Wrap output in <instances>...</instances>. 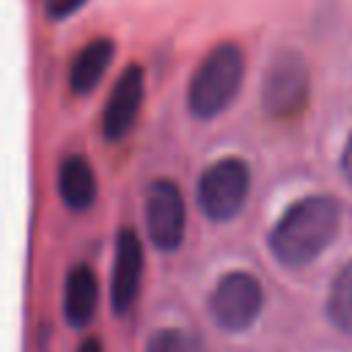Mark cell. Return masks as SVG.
<instances>
[{
	"instance_id": "16",
	"label": "cell",
	"mask_w": 352,
	"mask_h": 352,
	"mask_svg": "<svg viewBox=\"0 0 352 352\" xmlns=\"http://www.w3.org/2000/svg\"><path fill=\"white\" fill-rule=\"evenodd\" d=\"M77 352H104V349H102V341H99L96 336H88V338L77 346Z\"/></svg>"
},
{
	"instance_id": "3",
	"label": "cell",
	"mask_w": 352,
	"mask_h": 352,
	"mask_svg": "<svg viewBox=\"0 0 352 352\" xmlns=\"http://www.w3.org/2000/svg\"><path fill=\"white\" fill-rule=\"evenodd\" d=\"M250 195V165L242 157H223L204 168L195 184L198 209L214 220H234Z\"/></svg>"
},
{
	"instance_id": "12",
	"label": "cell",
	"mask_w": 352,
	"mask_h": 352,
	"mask_svg": "<svg viewBox=\"0 0 352 352\" xmlns=\"http://www.w3.org/2000/svg\"><path fill=\"white\" fill-rule=\"evenodd\" d=\"M324 311H327V319L336 330L352 336V261H346L338 270V275L333 278Z\"/></svg>"
},
{
	"instance_id": "9",
	"label": "cell",
	"mask_w": 352,
	"mask_h": 352,
	"mask_svg": "<svg viewBox=\"0 0 352 352\" xmlns=\"http://www.w3.org/2000/svg\"><path fill=\"white\" fill-rule=\"evenodd\" d=\"M96 192H99V184H96L91 160L82 154H69L58 168V195L63 206L77 214L88 212L96 204Z\"/></svg>"
},
{
	"instance_id": "6",
	"label": "cell",
	"mask_w": 352,
	"mask_h": 352,
	"mask_svg": "<svg viewBox=\"0 0 352 352\" xmlns=\"http://www.w3.org/2000/svg\"><path fill=\"white\" fill-rule=\"evenodd\" d=\"M146 231L148 239L157 250L173 253L184 242V228H187V209H184V195L173 179H154L146 190Z\"/></svg>"
},
{
	"instance_id": "4",
	"label": "cell",
	"mask_w": 352,
	"mask_h": 352,
	"mask_svg": "<svg viewBox=\"0 0 352 352\" xmlns=\"http://www.w3.org/2000/svg\"><path fill=\"white\" fill-rule=\"evenodd\" d=\"M308 96H311V72L305 58L294 50L278 52L270 60L261 82L264 113L270 118L289 121L308 107Z\"/></svg>"
},
{
	"instance_id": "14",
	"label": "cell",
	"mask_w": 352,
	"mask_h": 352,
	"mask_svg": "<svg viewBox=\"0 0 352 352\" xmlns=\"http://www.w3.org/2000/svg\"><path fill=\"white\" fill-rule=\"evenodd\" d=\"M85 3H88V0H41L44 14H47L50 19H66V16L77 14Z\"/></svg>"
},
{
	"instance_id": "5",
	"label": "cell",
	"mask_w": 352,
	"mask_h": 352,
	"mask_svg": "<svg viewBox=\"0 0 352 352\" xmlns=\"http://www.w3.org/2000/svg\"><path fill=\"white\" fill-rule=\"evenodd\" d=\"M264 308V286L248 270L226 272L209 294V316L226 333L248 330Z\"/></svg>"
},
{
	"instance_id": "11",
	"label": "cell",
	"mask_w": 352,
	"mask_h": 352,
	"mask_svg": "<svg viewBox=\"0 0 352 352\" xmlns=\"http://www.w3.org/2000/svg\"><path fill=\"white\" fill-rule=\"evenodd\" d=\"M113 55H116L113 38H107V36L91 38V41L74 55V60H72V66H69V91H72L74 96L91 94V91L102 82L104 72L110 69Z\"/></svg>"
},
{
	"instance_id": "1",
	"label": "cell",
	"mask_w": 352,
	"mask_h": 352,
	"mask_svg": "<svg viewBox=\"0 0 352 352\" xmlns=\"http://www.w3.org/2000/svg\"><path fill=\"white\" fill-rule=\"evenodd\" d=\"M338 226L341 204L333 195H305L283 209L267 236V245L278 264L300 270L324 253V248L336 239Z\"/></svg>"
},
{
	"instance_id": "2",
	"label": "cell",
	"mask_w": 352,
	"mask_h": 352,
	"mask_svg": "<svg viewBox=\"0 0 352 352\" xmlns=\"http://www.w3.org/2000/svg\"><path fill=\"white\" fill-rule=\"evenodd\" d=\"M245 77V55L239 44L220 41L206 52L187 85V107L195 118L209 121L231 107L242 88Z\"/></svg>"
},
{
	"instance_id": "15",
	"label": "cell",
	"mask_w": 352,
	"mask_h": 352,
	"mask_svg": "<svg viewBox=\"0 0 352 352\" xmlns=\"http://www.w3.org/2000/svg\"><path fill=\"white\" fill-rule=\"evenodd\" d=\"M341 173L346 179V184H352V132L344 143V151H341Z\"/></svg>"
},
{
	"instance_id": "13",
	"label": "cell",
	"mask_w": 352,
	"mask_h": 352,
	"mask_svg": "<svg viewBox=\"0 0 352 352\" xmlns=\"http://www.w3.org/2000/svg\"><path fill=\"white\" fill-rule=\"evenodd\" d=\"M146 352H209V346L184 327H160L148 336Z\"/></svg>"
},
{
	"instance_id": "10",
	"label": "cell",
	"mask_w": 352,
	"mask_h": 352,
	"mask_svg": "<svg viewBox=\"0 0 352 352\" xmlns=\"http://www.w3.org/2000/svg\"><path fill=\"white\" fill-rule=\"evenodd\" d=\"M99 305V280L88 264H74L63 283V316L72 327H88Z\"/></svg>"
},
{
	"instance_id": "8",
	"label": "cell",
	"mask_w": 352,
	"mask_h": 352,
	"mask_svg": "<svg viewBox=\"0 0 352 352\" xmlns=\"http://www.w3.org/2000/svg\"><path fill=\"white\" fill-rule=\"evenodd\" d=\"M143 280V242L132 228H121L116 236L113 278H110V305L118 316L132 311Z\"/></svg>"
},
{
	"instance_id": "7",
	"label": "cell",
	"mask_w": 352,
	"mask_h": 352,
	"mask_svg": "<svg viewBox=\"0 0 352 352\" xmlns=\"http://www.w3.org/2000/svg\"><path fill=\"white\" fill-rule=\"evenodd\" d=\"M143 77H146L143 66L129 63L118 74V80L113 82L104 113H102V135H104L107 143H118L132 132V126L138 121V113L143 107V94H146V80Z\"/></svg>"
}]
</instances>
